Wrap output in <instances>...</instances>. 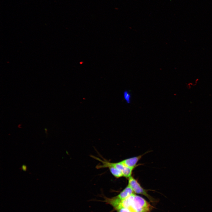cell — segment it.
Returning <instances> with one entry per match:
<instances>
[{
  "label": "cell",
  "instance_id": "obj_8",
  "mask_svg": "<svg viewBox=\"0 0 212 212\" xmlns=\"http://www.w3.org/2000/svg\"><path fill=\"white\" fill-rule=\"evenodd\" d=\"M21 169L24 171H26L27 170L26 166L25 165H23L21 166Z\"/></svg>",
  "mask_w": 212,
  "mask_h": 212
},
{
  "label": "cell",
  "instance_id": "obj_6",
  "mask_svg": "<svg viewBox=\"0 0 212 212\" xmlns=\"http://www.w3.org/2000/svg\"><path fill=\"white\" fill-rule=\"evenodd\" d=\"M123 97L125 102L130 103L131 101V96L130 92L128 90H125L123 93Z\"/></svg>",
  "mask_w": 212,
  "mask_h": 212
},
{
  "label": "cell",
  "instance_id": "obj_1",
  "mask_svg": "<svg viewBox=\"0 0 212 212\" xmlns=\"http://www.w3.org/2000/svg\"><path fill=\"white\" fill-rule=\"evenodd\" d=\"M132 212H148L152 206L142 197L133 193L129 197L128 208Z\"/></svg>",
  "mask_w": 212,
  "mask_h": 212
},
{
  "label": "cell",
  "instance_id": "obj_4",
  "mask_svg": "<svg viewBox=\"0 0 212 212\" xmlns=\"http://www.w3.org/2000/svg\"><path fill=\"white\" fill-rule=\"evenodd\" d=\"M143 155L127 158L120 162L126 166L135 169L138 165L137 163L142 157Z\"/></svg>",
  "mask_w": 212,
  "mask_h": 212
},
{
  "label": "cell",
  "instance_id": "obj_7",
  "mask_svg": "<svg viewBox=\"0 0 212 212\" xmlns=\"http://www.w3.org/2000/svg\"><path fill=\"white\" fill-rule=\"evenodd\" d=\"M117 210V212H132L129 209L127 208H121Z\"/></svg>",
  "mask_w": 212,
  "mask_h": 212
},
{
  "label": "cell",
  "instance_id": "obj_5",
  "mask_svg": "<svg viewBox=\"0 0 212 212\" xmlns=\"http://www.w3.org/2000/svg\"><path fill=\"white\" fill-rule=\"evenodd\" d=\"M135 193L131 188L128 185L117 196L113 197L118 202L121 201L133 193Z\"/></svg>",
  "mask_w": 212,
  "mask_h": 212
},
{
  "label": "cell",
  "instance_id": "obj_3",
  "mask_svg": "<svg viewBox=\"0 0 212 212\" xmlns=\"http://www.w3.org/2000/svg\"><path fill=\"white\" fill-rule=\"evenodd\" d=\"M94 157L102 163V165L97 167L99 168H108L111 174L116 178H119L123 177L122 172L112 165V163L106 160H103L97 157Z\"/></svg>",
  "mask_w": 212,
  "mask_h": 212
},
{
  "label": "cell",
  "instance_id": "obj_2",
  "mask_svg": "<svg viewBox=\"0 0 212 212\" xmlns=\"http://www.w3.org/2000/svg\"><path fill=\"white\" fill-rule=\"evenodd\" d=\"M128 179V185L131 188L135 193L143 195L149 200L153 198L147 193L146 190L143 188L138 181L132 176Z\"/></svg>",
  "mask_w": 212,
  "mask_h": 212
}]
</instances>
